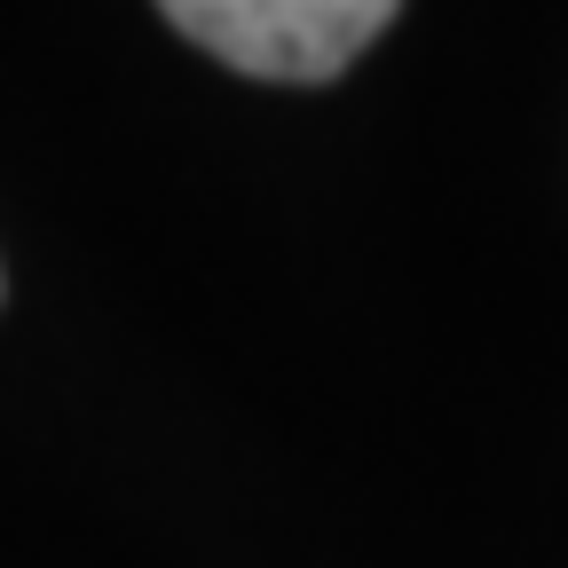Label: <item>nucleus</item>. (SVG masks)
Wrapping results in <instances>:
<instances>
[{"label":"nucleus","instance_id":"1","mask_svg":"<svg viewBox=\"0 0 568 568\" xmlns=\"http://www.w3.org/2000/svg\"><path fill=\"white\" fill-rule=\"evenodd\" d=\"M159 17L190 48L222 55L245 80H276V88L339 80L395 24L387 0H174Z\"/></svg>","mask_w":568,"mask_h":568}]
</instances>
